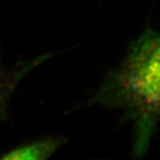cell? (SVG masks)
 Masks as SVG:
<instances>
[{"label": "cell", "mask_w": 160, "mask_h": 160, "mask_svg": "<svg viewBox=\"0 0 160 160\" xmlns=\"http://www.w3.org/2000/svg\"><path fill=\"white\" fill-rule=\"evenodd\" d=\"M113 88L137 116L141 135L150 137L160 117V31L145 30L133 42Z\"/></svg>", "instance_id": "obj_1"}, {"label": "cell", "mask_w": 160, "mask_h": 160, "mask_svg": "<svg viewBox=\"0 0 160 160\" xmlns=\"http://www.w3.org/2000/svg\"><path fill=\"white\" fill-rule=\"evenodd\" d=\"M60 145L61 141L59 139L42 140L17 148L5 154L1 158L8 160L46 159L53 154Z\"/></svg>", "instance_id": "obj_2"}]
</instances>
